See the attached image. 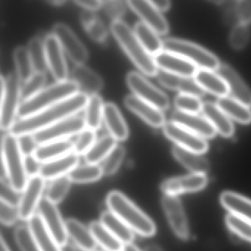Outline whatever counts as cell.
<instances>
[{
  "mask_svg": "<svg viewBox=\"0 0 251 251\" xmlns=\"http://www.w3.org/2000/svg\"><path fill=\"white\" fill-rule=\"evenodd\" d=\"M89 98L87 95L79 92L33 115L19 119L11 127L10 133L17 137L33 134L61 120L75 115L86 108Z\"/></svg>",
  "mask_w": 251,
  "mask_h": 251,
  "instance_id": "obj_1",
  "label": "cell"
},
{
  "mask_svg": "<svg viewBox=\"0 0 251 251\" xmlns=\"http://www.w3.org/2000/svg\"><path fill=\"white\" fill-rule=\"evenodd\" d=\"M28 178L18 137L9 132L1 140V181L9 182L16 192L22 194Z\"/></svg>",
  "mask_w": 251,
  "mask_h": 251,
  "instance_id": "obj_2",
  "label": "cell"
},
{
  "mask_svg": "<svg viewBox=\"0 0 251 251\" xmlns=\"http://www.w3.org/2000/svg\"><path fill=\"white\" fill-rule=\"evenodd\" d=\"M106 205L134 233L145 237L154 236L156 226L154 222L120 191H111L106 197Z\"/></svg>",
  "mask_w": 251,
  "mask_h": 251,
  "instance_id": "obj_3",
  "label": "cell"
},
{
  "mask_svg": "<svg viewBox=\"0 0 251 251\" xmlns=\"http://www.w3.org/2000/svg\"><path fill=\"white\" fill-rule=\"evenodd\" d=\"M111 30L135 65L147 75L156 76L159 70L155 59L142 46L134 31L119 19L111 23Z\"/></svg>",
  "mask_w": 251,
  "mask_h": 251,
  "instance_id": "obj_4",
  "label": "cell"
},
{
  "mask_svg": "<svg viewBox=\"0 0 251 251\" xmlns=\"http://www.w3.org/2000/svg\"><path fill=\"white\" fill-rule=\"evenodd\" d=\"M77 93H79L78 86L73 80L57 82L55 84L44 88L33 98L22 102L17 116L20 119L30 117Z\"/></svg>",
  "mask_w": 251,
  "mask_h": 251,
  "instance_id": "obj_5",
  "label": "cell"
},
{
  "mask_svg": "<svg viewBox=\"0 0 251 251\" xmlns=\"http://www.w3.org/2000/svg\"><path fill=\"white\" fill-rule=\"evenodd\" d=\"M163 50L186 58L201 70L216 72L220 65L218 58L205 48L188 41L169 38L163 41Z\"/></svg>",
  "mask_w": 251,
  "mask_h": 251,
  "instance_id": "obj_6",
  "label": "cell"
},
{
  "mask_svg": "<svg viewBox=\"0 0 251 251\" xmlns=\"http://www.w3.org/2000/svg\"><path fill=\"white\" fill-rule=\"evenodd\" d=\"M1 85V111L0 127L2 130H10L15 123L21 103L20 91L22 83L17 73L8 75L6 78L0 76Z\"/></svg>",
  "mask_w": 251,
  "mask_h": 251,
  "instance_id": "obj_7",
  "label": "cell"
},
{
  "mask_svg": "<svg viewBox=\"0 0 251 251\" xmlns=\"http://www.w3.org/2000/svg\"><path fill=\"white\" fill-rule=\"evenodd\" d=\"M86 127L84 119L77 116H73L32 135L36 144L40 145L48 142L67 139V137L79 134Z\"/></svg>",
  "mask_w": 251,
  "mask_h": 251,
  "instance_id": "obj_8",
  "label": "cell"
},
{
  "mask_svg": "<svg viewBox=\"0 0 251 251\" xmlns=\"http://www.w3.org/2000/svg\"><path fill=\"white\" fill-rule=\"evenodd\" d=\"M126 82L134 95L160 110L168 109L169 98L164 92L150 83L142 75L136 72H130L126 76Z\"/></svg>",
  "mask_w": 251,
  "mask_h": 251,
  "instance_id": "obj_9",
  "label": "cell"
},
{
  "mask_svg": "<svg viewBox=\"0 0 251 251\" xmlns=\"http://www.w3.org/2000/svg\"><path fill=\"white\" fill-rule=\"evenodd\" d=\"M45 189V180L42 176L36 175L29 177L17 206L20 220L28 222L36 214Z\"/></svg>",
  "mask_w": 251,
  "mask_h": 251,
  "instance_id": "obj_10",
  "label": "cell"
},
{
  "mask_svg": "<svg viewBox=\"0 0 251 251\" xmlns=\"http://www.w3.org/2000/svg\"><path fill=\"white\" fill-rule=\"evenodd\" d=\"M38 211L45 227L49 230L58 245L61 248L65 247L68 243L69 238L66 221L63 220L56 205L48 201L46 198H42Z\"/></svg>",
  "mask_w": 251,
  "mask_h": 251,
  "instance_id": "obj_11",
  "label": "cell"
},
{
  "mask_svg": "<svg viewBox=\"0 0 251 251\" xmlns=\"http://www.w3.org/2000/svg\"><path fill=\"white\" fill-rule=\"evenodd\" d=\"M161 205L170 227L177 237L188 240L190 235L189 223L184 208L179 198L175 195H164Z\"/></svg>",
  "mask_w": 251,
  "mask_h": 251,
  "instance_id": "obj_12",
  "label": "cell"
},
{
  "mask_svg": "<svg viewBox=\"0 0 251 251\" xmlns=\"http://www.w3.org/2000/svg\"><path fill=\"white\" fill-rule=\"evenodd\" d=\"M164 135L177 146L197 153H205L208 149V143L204 138L173 123H166L163 127Z\"/></svg>",
  "mask_w": 251,
  "mask_h": 251,
  "instance_id": "obj_13",
  "label": "cell"
},
{
  "mask_svg": "<svg viewBox=\"0 0 251 251\" xmlns=\"http://www.w3.org/2000/svg\"><path fill=\"white\" fill-rule=\"evenodd\" d=\"M52 33L58 39L63 50L67 52L70 59L76 65H80L86 62L88 58L86 48L67 25L62 23L54 25Z\"/></svg>",
  "mask_w": 251,
  "mask_h": 251,
  "instance_id": "obj_14",
  "label": "cell"
},
{
  "mask_svg": "<svg viewBox=\"0 0 251 251\" xmlns=\"http://www.w3.org/2000/svg\"><path fill=\"white\" fill-rule=\"evenodd\" d=\"M208 183L205 174H192L167 179L161 183L160 188L164 195H175L192 193L202 190Z\"/></svg>",
  "mask_w": 251,
  "mask_h": 251,
  "instance_id": "obj_15",
  "label": "cell"
},
{
  "mask_svg": "<svg viewBox=\"0 0 251 251\" xmlns=\"http://www.w3.org/2000/svg\"><path fill=\"white\" fill-rule=\"evenodd\" d=\"M127 4L141 17L143 23L158 34L165 35L169 32V25L161 11L150 0H128Z\"/></svg>",
  "mask_w": 251,
  "mask_h": 251,
  "instance_id": "obj_16",
  "label": "cell"
},
{
  "mask_svg": "<svg viewBox=\"0 0 251 251\" xmlns=\"http://www.w3.org/2000/svg\"><path fill=\"white\" fill-rule=\"evenodd\" d=\"M45 50L48 67L57 82L67 80V66L64 58L63 49L53 33H50L45 37Z\"/></svg>",
  "mask_w": 251,
  "mask_h": 251,
  "instance_id": "obj_17",
  "label": "cell"
},
{
  "mask_svg": "<svg viewBox=\"0 0 251 251\" xmlns=\"http://www.w3.org/2000/svg\"><path fill=\"white\" fill-rule=\"evenodd\" d=\"M216 73L225 80L231 98L251 107V90L242 77L230 66L220 64Z\"/></svg>",
  "mask_w": 251,
  "mask_h": 251,
  "instance_id": "obj_18",
  "label": "cell"
},
{
  "mask_svg": "<svg viewBox=\"0 0 251 251\" xmlns=\"http://www.w3.org/2000/svg\"><path fill=\"white\" fill-rule=\"evenodd\" d=\"M124 103L128 109L137 114L152 127H164L166 124L165 116L161 110L140 99L136 95L126 96Z\"/></svg>",
  "mask_w": 251,
  "mask_h": 251,
  "instance_id": "obj_19",
  "label": "cell"
},
{
  "mask_svg": "<svg viewBox=\"0 0 251 251\" xmlns=\"http://www.w3.org/2000/svg\"><path fill=\"white\" fill-rule=\"evenodd\" d=\"M156 77L163 86L171 90L177 91L180 94L193 95L198 98L205 95V91L194 77H182L162 70H158Z\"/></svg>",
  "mask_w": 251,
  "mask_h": 251,
  "instance_id": "obj_20",
  "label": "cell"
},
{
  "mask_svg": "<svg viewBox=\"0 0 251 251\" xmlns=\"http://www.w3.org/2000/svg\"><path fill=\"white\" fill-rule=\"evenodd\" d=\"M158 68L168 73L182 76V77H194L198 68L186 58L163 50L154 57Z\"/></svg>",
  "mask_w": 251,
  "mask_h": 251,
  "instance_id": "obj_21",
  "label": "cell"
},
{
  "mask_svg": "<svg viewBox=\"0 0 251 251\" xmlns=\"http://www.w3.org/2000/svg\"><path fill=\"white\" fill-rule=\"evenodd\" d=\"M172 122L204 139H212L217 134V130L211 123L205 117L198 114H187L177 110L172 115Z\"/></svg>",
  "mask_w": 251,
  "mask_h": 251,
  "instance_id": "obj_22",
  "label": "cell"
},
{
  "mask_svg": "<svg viewBox=\"0 0 251 251\" xmlns=\"http://www.w3.org/2000/svg\"><path fill=\"white\" fill-rule=\"evenodd\" d=\"M72 78L78 86L79 92L85 95H97L103 86L102 77L83 64L75 66L72 70Z\"/></svg>",
  "mask_w": 251,
  "mask_h": 251,
  "instance_id": "obj_23",
  "label": "cell"
},
{
  "mask_svg": "<svg viewBox=\"0 0 251 251\" xmlns=\"http://www.w3.org/2000/svg\"><path fill=\"white\" fill-rule=\"evenodd\" d=\"M78 163L79 155L72 152L53 161L42 164L39 175L45 180H52L67 176L73 169L78 166Z\"/></svg>",
  "mask_w": 251,
  "mask_h": 251,
  "instance_id": "obj_24",
  "label": "cell"
},
{
  "mask_svg": "<svg viewBox=\"0 0 251 251\" xmlns=\"http://www.w3.org/2000/svg\"><path fill=\"white\" fill-rule=\"evenodd\" d=\"M74 150V142L70 139L48 142L38 145L33 155L41 164L53 161L64 156Z\"/></svg>",
  "mask_w": 251,
  "mask_h": 251,
  "instance_id": "obj_25",
  "label": "cell"
},
{
  "mask_svg": "<svg viewBox=\"0 0 251 251\" xmlns=\"http://www.w3.org/2000/svg\"><path fill=\"white\" fill-rule=\"evenodd\" d=\"M172 153L176 160L185 168L195 174H206L210 170V164L202 154L180 148L177 145L173 146Z\"/></svg>",
  "mask_w": 251,
  "mask_h": 251,
  "instance_id": "obj_26",
  "label": "cell"
},
{
  "mask_svg": "<svg viewBox=\"0 0 251 251\" xmlns=\"http://www.w3.org/2000/svg\"><path fill=\"white\" fill-rule=\"evenodd\" d=\"M202 114L215 128L217 132L224 137H231L234 133V126L230 119L219 108L217 104L204 102Z\"/></svg>",
  "mask_w": 251,
  "mask_h": 251,
  "instance_id": "obj_27",
  "label": "cell"
},
{
  "mask_svg": "<svg viewBox=\"0 0 251 251\" xmlns=\"http://www.w3.org/2000/svg\"><path fill=\"white\" fill-rule=\"evenodd\" d=\"M103 120L110 134L117 140H126L128 136V127L115 104L107 102L104 105Z\"/></svg>",
  "mask_w": 251,
  "mask_h": 251,
  "instance_id": "obj_28",
  "label": "cell"
},
{
  "mask_svg": "<svg viewBox=\"0 0 251 251\" xmlns=\"http://www.w3.org/2000/svg\"><path fill=\"white\" fill-rule=\"evenodd\" d=\"M194 78L205 92L216 95L218 98L228 95L227 84L216 72L198 69Z\"/></svg>",
  "mask_w": 251,
  "mask_h": 251,
  "instance_id": "obj_29",
  "label": "cell"
},
{
  "mask_svg": "<svg viewBox=\"0 0 251 251\" xmlns=\"http://www.w3.org/2000/svg\"><path fill=\"white\" fill-rule=\"evenodd\" d=\"M30 227L40 251H63L49 230L45 227L39 214H35L29 220Z\"/></svg>",
  "mask_w": 251,
  "mask_h": 251,
  "instance_id": "obj_30",
  "label": "cell"
},
{
  "mask_svg": "<svg viewBox=\"0 0 251 251\" xmlns=\"http://www.w3.org/2000/svg\"><path fill=\"white\" fill-rule=\"evenodd\" d=\"M67 234L75 245L83 249L95 250L96 248V241L89 227H86L78 220L70 218L66 220Z\"/></svg>",
  "mask_w": 251,
  "mask_h": 251,
  "instance_id": "obj_31",
  "label": "cell"
},
{
  "mask_svg": "<svg viewBox=\"0 0 251 251\" xmlns=\"http://www.w3.org/2000/svg\"><path fill=\"white\" fill-rule=\"evenodd\" d=\"M100 223L123 245L131 244L134 240V232L109 210L102 213Z\"/></svg>",
  "mask_w": 251,
  "mask_h": 251,
  "instance_id": "obj_32",
  "label": "cell"
},
{
  "mask_svg": "<svg viewBox=\"0 0 251 251\" xmlns=\"http://www.w3.org/2000/svg\"><path fill=\"white\" fill-rule=\"evenodd\" d=\"M217 105L229 118L244 125L251 123V107L247 106L231 97L218 98Z\"/></svg>",
  "mask_w": 251,
  "mask_h": 251,
  "instance_id": "obj_33",
  "label": "cell"
},
{
  "mask_svg": "<svg viewBox=\"0 0 251 251\" xmlns=\"http://www.w3.org/2000/svg\"><path fill=\"white\" fill-rule=\"evenodd\" d=\"M222 205L230 213L251 221V200L240 194L225 192L220 195Z\"/></svg>",
  "mask_w": 251,
  "mask_h": 251,
  "instance_id": "obj_34",
  "label": "cell"
},
{
  "mask_svg": "<svg viewBox=\"0 0 251 251\" xmlns=\"http://www.w3.org/2000/svg\"><path fill=\"white\" fill-rule=\"evenodd\" d=\"M133 31L142 46L152 56L155 57L164 50L163 41L161 40L158 33L143 22L136 23Z\"/></svg>",
  "mask_w": 251,
  "mask_h": 251,
  "instance_id": "obj_35",
  "label": "cell"
},
{
  "mask_svg": "<svg viewBox=\"0 0 251 251\" xmlns=\"http://www.w3.org/2000/svg\"><path fill=\"white\" fill-rule=\"evenodd\" d=\"M89 227L97 244L102 247L105 251H123L124 245L100 221L92 222Z\"/></svg>",
  "mask_w": 251,
  "mask_h": 251,
  "instance_id": "obj_36",
  "label": "cell"
},
{
  "mask_svg": "<svg viewBox=\"0 0 251 251\" xmlns=\"http://www.w3.org/2000/svg\"><path fill=\"white\" fill-rule=\"evenodd\" d=\"M117 141L111 134L104 135L100 139H98L84 155L86 163L98 164V163L103 161L117 146Z\"/></svg>",
  "mask_w": 251,
  "mask_h": 251,
  "instance_id": "obj_37",
  "label": "cell"
},
{
  "mask_svg": "<svg viewBox=\"0 0 251 251\" xmlns=\"http://www.w3.org/2000/svg\"><path fill=\"white\" fill-rule=\"evenodd\" d=\"M103 101L101 97L95 95L89 97L85 111L84 120L86 127L96 130L100 128L103 119Z\"/></svg>",
  "mask_w": 251,
  "mask_h": 251,
  "instance_id": "obj_38",
  "label": "cell"
},
{
  "mask_svg": "<svg viewBox=\"0 0 251 251\" xmlns=\"http://www.w3.org/2000/svg\"><path fill=\"white\" fill-rule=\"evenodd\" d=\"M27 48L35 73H45L48 64L45 42L39 37L32 38L29 40Z\"/></svg>",
  "mask_w": 251,
  "mask_h": 251,
  "instance_id": "obj_39",
  "label": "cell"
},
{
  "mask_svg": "<svg viewBox=\"0 0 251 251\" xmlns=\"http://www.w3.org/2000/svg\"><path fill=\"white\" fill-rule=\"evenodd\" d=\"M67 176L72 182L77 183L97 181L103 176L102 167L98 164H87L77 166Z\"/></svg>",
  "mask_w": 251,
  "mask_h": 251,
  "instance_id": "obj_40",
  "label": "cell"
},
{
  "mask_svg": "<svg viewBox=\"0 0 251 251\" xmlns=\"http://www.w3.org/2000/svg\"><path fill=\"white\" fill-rule=\"evenodd\" d=\"M14 59L17 75L21 83H25L35 73L27 47H17L14 51Z\"/></svg>",
  "mask_w": 251,
  "mask_h": 251,
  "instance_id": "obj_41",
  "label": "cell"
},
{
  "mask_svg": "<svg viewBox=\"0 0 251 251\" xmlns=\"http://www.w3.org/2000/svg\"><path fill=\"white\" fill-rule=\"evenodd\" d=\"M72 183L73 182L68 176L54 179L47 189L45 198L55 205L59 203L69 193Z\"/></svg>",
  "mask_w": 251,
  "mask_h": 251,
  "instance_id": "obj_42",
  "label": "cell"
},
{
  "mask_svg": "<svg viewBox=\"0 0 251 251\" xmlns=\"http://www.w3.org/2000/svg\"><path fill=\"white\" fill-rule=\"evenodd\" d=\"M46 75L45 73H34L30 79L22 84L20 91L21 102L33 98L44 89Z\"/></svg>",
  "mask_w": 251,
  "mask_h": 251,
  "instance_id": "obj_43",
  "label": "cell"
},
{
  "mask_svg": "<svg viewBox=\"0 0 251 251\" xmlns=\"http://www.w3.org/2000/svg\"><path fill=\"white\" fill-rule=\"evenodd\" d=\"M226 223L232 232L251 242V221L230 213L226 216Z\"/></svg>",
  "mask_w": 251,
  "mask_h": 251,
  "instance_id": "obj_44",
  "label": "cell"
},
{
  "mask_svg": "<svg viewBox=\"0 0 251 251\" xmlns=\"http://www.w3.org/2000/svg\"><path fill=\"white\" fill-rule=\"evenodd\" d=\"M16 242L21 251H40L28 226H20L14 232Z\"/></svg>",
  "mask_w": 251,
  "mask_h": 251,
  "instance_id": "obj_45",
  "label": "cell"
},
{
  "mask_svg": "<svg viewBox=\"0 0 251 251\" xmlns=\"http://www.w3.org/2000/svg\"><path fill=\"white\" fill-rule=\"evenodd\" d=\"M126 155V150L121 145H117L109 155L102 161V173L105 176L114 175L120 168Z\"/></svg>",
  "mask_w": 251,
  "mask_h": 251,
  "instance_id": "obj_46",
  "label": "cell"
},
{
  "mask_svg": "<svg viewBox=\"0 0 251 251\" xmlns=\"http://www.w3.org/2000/svg\"><path fill=\"white\" fill-rule=\"evenodd\" d=\"M202 102L198 97L179 94L175 99L177 111L187 114H198L202 111Z\"/></svg>",
  "mask_w": 251,
  "mask_h": 251,
  "instance_id": "obj_47",
  "label": "cell"
},
{
  "mask_svg": "<svg viewBox=\"0 0 251 251\" xmlns=\"http://www.w3.org/2000/svg\"><path fill=\"white\" fill-rule=\"evenodd\" d=\"M251 30L249 26L237 23L232 29L229 37L230 46L236 50L244 49L249 43Z\"/></svg>",
  "mask_w": 251,
  "mask_h": 251,
  "instance_id": "obj_48",
  "label": "cell"
},
{
  "mask_svg": "<svg viewBox=\"0 0 251 251\" xmlns=\"http://www.w3.org/2000/svg\"><path fill=\"white\" fill-rule=\"evenodd\" d=\"M95 130L86 127L82 130L74 142L73 152L77 155H85L96 142Z\"/></svg>",
  "mask_w": 251,
  "mask_h": 251,
  "instance_id": "obj_49",
  "label": "cell"
},
{
  "mask_svg": "<svg viewBox=\"0 0 251 251\" xmlns=\"http://www.w3.org/2000/svg\"><path fill=\"white\" fill-rule=\"evenodd\" d=\"M20 218L18 207L13 205L4 200L0 201V220L5 226H11L15 224Z\"/></svg>",
  "mask_w": 251,
  "mask_h": 251,
  "instance_id": "obj_50",
  "label": "cell"
},
{
  "mask_svg": "<svg viewBox=\"0 0 251 251\" xmlns=\"http://www.w3.org/2000/svg\"><path fill=\"white\" fill-rule=\"evenodd\" d=\"M235 14L238 23L249 26L251 24V0H241L235 2Z\"/></svg>",
  "mask_w": 251,
  "mask_h": 251,
  "instance_id": "obj_51",
  "label": "cell"
},
{
  "mask_svg": "<svg viewBox=\"0 0 251 251\" xmlns=\"http://www.w3.org/2000/svg\"><path fill=\"white\" fill-rule=\"evenodd\" d=\"M18 192H16L8 181H1V199L15 205L19 204L20 198Z\"/></svg>",
  "mask_w": 251,
  "mask_h": 251,
  "instance_id": "obj_52",
  "label": "cell"
},
{
  "mask_svg": "<svg viewBox=\"0 0 251 251\" xmlns=\"http://www.w3.org/2000/svg\"><path fill=\"white\" fill-rule=\"evenodd\" d=\"M18 139L20 148L25 156L33 155L38 147L37 144L33 139V135L19 136Z\"/></svg>",
  "mask_w": 251,
  "mask_h": 251,
  "instance_id": "obj_53",
  "label": "cell"
},
{
  "mask_svg": "<svg viewBox=\"0 0 251 251\" xmlns=\"http://www.w3.org/2000/svg\"><path fill=\"white\" fill-rule=\"evenodd\" d=\"M86 27L89 36L95 40L102 41L106 36V31L104 28V26L97 20Z\"/></svg>",
  "mask_w": 251,
  "mask_h": 251,
  "instance_id": "obj_54",
  "label": "cell"
},
{
  "mask_svg": "<svg viewBox=\"0 0 251 251\" xmlns=\"http://www.w3.org/2000/svg\"><path fill=\"white\" fill-rule=\"evenodd\" d=\"M25 163L26 171L29 177L39 174L42 164L39 162L33 155L25 156Z\"/></svg>",
  "mask_w": 251,
  "mask_h": 251,
  "instance_id": "obj_55",
  "label": "cell"
},
{
  "mask_svg": "<svg viewBox=\"0 0 251 251\" xmlns=\"http://www.w3.org/2000/svg\"><path fill=\"white\" fill-rule=\"evenodd\" d=\"M121 2H102V5L111 16L119 17L123 14L124 7L120 5Z\"/></svg>",
  "mask_w": 251,
  "mask_h": 251,
  "instance_id": "obj_56",
  "label": "cell"
},
{
  "mask_svg": "<svg viewBox=\"0 0 251 251\" xmlns=\"http://www.w3.org/2000/svg\"><path fill=\"white\" fill-rule=\"evenodd\" d=\"M75 2L89 11L98 9L102 5V1L100 0H75Z\"/></svg>",
  "mask_w": 251,
  "mask_h": 251,
  "instance_id": "obj_57",
  "label": "cell"
},
{
  "mask_svg": "<svg viewBox=\"0 0 251 251\" xmlns=\"http://www.w3.org/2000/svg\"><path fill=\"white\" fill-rule=\"evenodd\" d=\"M151 3L159 11H166L171 6V2L169 0H150Z\"/></svg>",
  "mask_w": 251,
  "mask_h": 251,
  "instance_id": "obj_58",
  "label": "cell"
},
{
  "mask_svg": "<svg viewBox=\"0 0 251 251\" xmlns=\"http://www.w3.org/2000/svg\"><path fill=\"white\" fill-rule=\"evenodd\" d=\"M64 250L63 251H95V250L83 249L77 245H68V244L64 247Z\"/></svg>",
  "mask_w": 251,
  "mask_h": 251,
  "instance_id": "obj_59",
  "label": "cell"
},
{
  "mask_svg": "<svg viewBox=\"0 0 251 251\" xmlns=\"http://www.w3.org/2000/svg\"><path fill=\"white\" fill-rule=\"evenodd\" d=\"M123 251H141L136 245L133 244H128V245H125Z\"/></svg>",
  "mask_w": 251,
  "mask_h": 251,
  "instance_id": "obj_60",
  "label": "cell"
},
{
  "mask_svg": "<svg viewBox=\"0 0 251 251\" xmlns=\"http://www.w3.org/2000/svg\"><path fill=\"white\" fill-rule=\"evenodd\" d=\"M144 251H164L159 246L157 245H148L146 248H145Z\"/></svg>",
  "mask_w": 251,
  "mask_h": 251,
  "instance_id": "obj_61",
  "label": "cell"
},
{
  "mask_svg": "<svg viewBox=\"0 0 251 251\" xmlns=\"http://www.w3.org/2000/svg\"><path fill=\"white\" fill-rule=\"evenodd\" d=\"M0 251H10L9 248H8V245H7L6 242L4 240L3 236H2L1 237V244H0Z\"/></svg>",
  "mask_w": 251,
  "mask_h": 251,
  "instance_id": "obj_62",
  "label": "cell"
},
{
  "mask_svg": "<svg viewBox=\"0 0 251 251\" xmlns=\"http://www.w3.org/2000/svg\"><path fill=\"white\" fill-rule=\"evenodd\" d=\"M48 2L51 5H60L65 3L66 1H64V0H51V1H48Z\"/></svg>",
  "mask_w": 251,
  "mask_h": 251,
  "instance_id": "obj_63",
  "label": "cell"
}]
</instances>
